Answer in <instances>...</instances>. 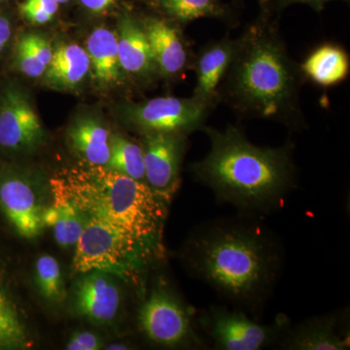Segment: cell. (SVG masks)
I'll list each match as a JSON object with an SVG mask.
<instances>
[{"label":"cell","mask_w":350,"mask_h":350,"mask_svg":"<svg viewBox=\"0 0 350 350\" xmlns=\"http://www.w3.org/2000/svg\"><path fill=\"white\" fill-rule=\"evenodd\" d=\"M186 271L232 308L261 312L275 291L285 250L262 217L239 213L200 223L182 244Z\"/></svg>","instance_id":"cell-1"},{"label":"cell","mask_w":350,"mask_h":350,"mask_svg":"<svg viewBox=\"0 0 350 350\" xmlns=\"http://www.w3.org/2000/svg\"><path fill=\"white\" fill-rule=\"evenodd\" d=\"M5 1V0H0V2Z\"/></svg>","instance_id":"cell-35"},{"label":"cell","mask_w":350,"mask_h":350,"mask_svg":"<svg viewBox=\"0 0 350 350\" xmlns=\"http://www.w3.org/2000/svg\"><path fill=\"white\" fill-rule=\"evenodd\" d=\"M49 183L53 202L44 213V224L52 228L59 246L75 247L84 229L85 217L56 185Z\"/></svg>","instance_id":"cell-20"},{"label":"cell","mask_w":350,"mask_h":350,"mask_svg":"<svg viewBox=\"0 0 350 350\" xmlns=\"http://www.w3.org/2000/svg\"><path fill=\"white\" fill-rule=\"evenodd\" d=\"M350 349L349 310L313 315L291 323L278 345L282 350H347Z\"/></svg>","instance_id":"cell-12"},{"label":"cell","mask_w":350,"mask_h":350,"mask_svg":"<svg viewBox=\"0 0 350 350\" xmlns=\"http://www.w3.org/2000/svg\"><path fill=\"white\" fill-rule=\"evenodd\" d=\"M234 55V49L231 43L218 44L202 55L198 64L195 98L206 101L213 96Z\"/></svg>","instance_id":"cell-21"},{"label":"cell","mask_w":350,"mask_h":350,"mask_svg":"<svg viewBox=\"0 0 350 350\" xmlns=\"http://www.w3.org/2000/svg\"><path fill=\"white\" fill-rule=\"evenodd\" d=\"M234 87L239 98L264 116L276 114L293 88L282 51L268 39L251 43L237 66Z\"/></svg>","instance_id":"cell-4"},{"label":"cell","mask_w":350,"mask_h":350,"mask_svg":"<svg viewBox=\"0 0 350 350\" xmlns=\"http://www.w3.org/2000/svg\"><path fill=\"white\" fill-rule=\"evenodd\" d=\"M68 350H98L103 349L100 338L90 331L76 332L66 344Z\"/></svg>","instance_id":"cell-27"},{"label":"cell","mask_w":350,"mask_h":350,"mask_svg":"<svg viewBox=\"0 0 350 350\" xmlns=\"http://www.w3.org/2000/svg\"><path fill=\"white\" fill-rule=\"evenodd\" d=\"M120 64L133 75H147L156 64L147 39L144 25L125 13L120 17L116 32Z\"/></svg>","instance_id":"cell-15"},{"label":"cell","mask_w":350,"mask_h":350,"mask_svg":"<svg viewBox=\"0 0 350 350\" xmlns=\"http://www.w3.org/2000/svg\"><path fill=\"white\" fill-rule=\"evenodd\" d=\"M36 175L17 165L0 163V211L22 238L36 239L45 229V206Z\"/></svg>","instance_id":"cell-8"},{"label":"cell","mask_w":350,"mask_h":350,"mask_svg":"<svg viewBox=\"0 0 350 350\" xmlns=\"http://www.w3.org/2000/svg\"><path fill=\"white\" fill-rule=\"evenodd\" d=\"M45 131L31 98L18 85H6L0 93V150L25 155L38 150Z\"/></svg>","instance_id":"cell-9"},{"label":"cell","mask_w":350,"mask_h":350,"mask_svg":"<svg viewBox=\"0 0 350 350\" xmlns=\"http://www.w3.org/2000/svg\"><path fill=\"white\" fill-rule=\"evenodd\" d=\"M154 62L165 75L182 70L187 61L185 47L178 32L163 20L149 18L144 24Z\"/></svg>","instance_id":"cell-18"},{"label":"cell","mask_w":350,"mask_h":350,"mask_svg":"<svg viewBox=\"0 0 350 350\" xmlns=\"http://www.w3.org/2000/svg\"><path fill=\"white\" fill-rule=\"evenodd\" d=\"M25 2L31 4V5L38 6L39 8L47 11L48 13L52 14L53 16L56 15L59 7V4L55 0H25Z\"/></svg>","instance_id":"cell-31"},{"label":"cell","mask_w":350,"mask_h":350,"mask_svg":"<svg viewBox=\"0 0 350 350\" xmlns=\"http://www.w3.org/2000/svg\"><path fill=\"white\" fill-rule=\"evenodd\" d=\"M124 118L137 130L146 133L185 135L198 128L206 116V101L176 98H158L126 105Z\"/></svg>","instance_id":"cell-10"},{"label":"cell","mask_w":350,"mask_h":350,"mask_svg":"<svg viewBox=\"0 0 350 350\" xmlns=\"http://www.w3.org/2000/svg\"><path fill=\"white\" fill-rule=\"evenodd\" d=\"M0 258V350L27 349L31 338L9 278Z\"/></svg>","instance_id":"cell-16"},{"label":"cell","mask_w":350,"mask_h":350,"mask_svg":"<svg viewBox=\"0 0 350 350\" xmlns=\"http://www.w3.org/2000/svg\"><path fill=\"white\" fill-rule=\"evenodd\" d=\"M303 68L313 81L330 86L345 79L349 72V59L340 48L323 46L306 59Z\"/></svg>","instance_id":"cell-23"},{"label":"cell","mask_w":350,"mask_h":350,"mask_svg":"<svg viewBox=\"0 0 350 350\" xmlns=\"http://www.w3.org/2000/svg\"><path fill=\"white\" fill-rule=\"evenodd\" d=\"M165 13L181 22L217 15L221 12L218 0H158Z\"/></svg>","instance_id":"cell-26"},{"label":"cell","mask_w":350,"mask_h":350,"mask_svg":"<svg viewBox=\"0 0 350 350\" xmlns=\"http://www.w3.org/2000/svg\"><path fill=\"white\" fill-rule=\"evenodd\" d=\"M197 325L213 349L264 350L278 349L291 321L282 314L264 324L239 308L213 305L198 314Z\"/></svg>","instance_id":"cell-6"},{"label":"cell","mask_w":350,"mask_h":350,"mask_svg":"<svg viewBox=\"0 0 350 350\" xmlns=\"http://www.w3.org/2000/svg\"><path fill=\"white\" fill-rule=\"evenodd\" d=\"M73 271H100L133 278L155 251L128 234L94 219L85 218L84 229L75 244Z\"/></svg>","instance_id":"cell-5"},{"label":"cell","mask_w":350,"mask_h":350,"mask_svg":"<svg viewBox=\"0 0 350 350\" xmlns=\"http://www.w3.org/2000/svg\"><path fill=\"white\" fill-rule=\"evenodd\" d=\"M278 1L282 5H287L290 3H306L314 7L315 9H321L324 4L331 1V0H278Z\"/></svg>","instance_id":"cell-32"},{"label":"cell","mask_w":350,"mask_h":350,"mask_svg":"<svg viewBox=\"0 0 350 350\" xmlns=\"http://www.w3.org/2000/svg\"><path fill=\"white\" fill-rule=\"evenodd\" d=\"M53 54L54 51L45 36L29 32L21 36L16 45V66L27 77H41L49 68Z\"/></svg>","instance_id":"cell-22"},{"label":"cell","mask_w":350,"mask_h":350,"mask_svg":"<svg viewBox=\"0 0 350 350\" xmlns=\"http://www.w3.org/2000/svg\"><path fill=\"white\" fill-rule=\"evenodd\" d=\"M105 349L109 350H126L131 349L130 345L123 344V342H116V344H112L105 347Z\"/></svg>","instance_id":"cell-33"},{"label":"cell","mask_w":350,"mask_h":350,"mask_svg":"<svg viewBox=\"0 0 350 350\" xmlns=\"http://www.w3.org/2000/svg\"><path fill=\"white\" fill-rule=\"evenodd\" d=\"M145 183L167 204L180 186V170L185 139L170 133H144Z\"/></svg>","instance_id":"cell-11"},{"label":"cell","mask_w":350,"mask_h":350,"mask_svg":"<svg viewBox=\"0 0 350 350\" xmlns=\"http://www.w3.org/2000/svg\"><path fill=\"white\" fill-rule=\"evenodd\" d=\"M91 70L89 56L77 44H64L53 54L45 80L55 89L73 90L84 81Z\"/></svg>","instance_id":"cell-19"},{"label":"cell","mask_w":350,"mask_h":350,"mask_svg":"<svg viewBox=\"0 0 350 350\" xmlns=\"http://www.w3.org/2000/svg\"><path fill=\"white\" fill-rule=\"evenodd\" d=\"M20 12L23 17L32 25H44L54 18V16L48 13L47 11L25 1L21 4Z\"/></svg>","instance_id":"cell-28"},{"label":"cell","mask_w":350,"mask_h":350,"mask_svg":"<svg viewBox=\"0 0 350 350\" xmlns=\"http://www.w3.org/2000/svg\"><path fill=\"white\" fill-rule=\"evenodd\" d=\"M34 280L39 293L45 300L61 304L66 299L61 265L52 255L43 254L38 258L34 267Z\"/></svg>","instance_id":"cell-25"},{"label":"cell","mask_w":350,"mask_h":350,"mask_svg":"<svg viewBox=\"0 0 350 350\" xmlns=\"http://www.w3.org/2000/svg\"><path fill=\"white\" fill-rule=\"evenodd\" d=\"M94 81L103 89L118 85L123 80L120 64L116 32L98 27L87 39L86 49Z\"/></svg>","instance_id":"cell-17"},{"label":"cell","mask_w":350,"mask_h":350,"mask_svg":"<svg viewBox=\"0 0 350 350\" xmlns=\"http://www.w3.org/2000/svg\"><path fill=\"white\" fill-rule=\"evenodd\" d=\"M82 275L71 298L76 314L98 325L111 323L121 310V289L109 273L93 271Z\"/></svg>","instance_id":"cell-13"},{"label":"cell","mask_w":350,"mask_h":350,"mask_svg":"<svg viewBox=\"0 0 350 350\" xmlns=\"http://www.w3.org/2000/svg\"><path fill=\"white\" fill-rule=\"evenodd\" d=\"M66 142L71 152L86 165L107 167L111 152V133L96 115L76 117L68 131Z\"/></svg>","instance_id":"cell-14"},{"label":"cell","mask_w":350,"mask_h":350,"mask_svg":"<svg viewBox=\"0 0 350 350\" xmlns=\"http://www.w3.org/2000/svg\"><path fill=\"white\" fill-rule=\"evenodd\" d=\"M83 6L94 13H101L107 10L117 0H80Z\"/></svg>","instance_id":"cell-30"},{"label":"cell","mask_w":350,"mask_h":350,"mask_svg":"<svg viewBox=\"0 0 350 350\" xmlns=\"http://www.w3.org/2000/svg\"><path fill=\"white\" fill-rule=\"evenodd\" d=\"M12 36V24L6 16L0 14V54L5 50Z\"/></svg>","instance_id":"cell-29"},{"label":"cell","mask_w":350,"mask_h":350,"mask_svg":"<svg viewBox=\"0 0 350 350\" xmlns=\"http://www.w3.org/2000/svg\"><path fill=\"white\" fill-rule=\"evenodd\" d=\"M55 1L57 2L59 4L68 3L69 0H55Z\"/></svg>","instance_id":"cell-34"},{"label":"cell","mask_w":350,"mask_h":350,"mask_svg":"<svg viewBox=\"0 0 350 350\" xmlns=\"http://www.w3.org/2000/svg\"><path fill=\"white\" fill-rule=\"evenodd\" d=\"M107 167L131 178L145 182L142 145L119 133L111 135V152Z\"/></svg>","instance_id":"cell-24"},{"label":"cell","mask_w":350,"mask_h":350,"mask_svg":"<svg viewBox=\"0 0 350 350\" xmlns=\"http://www.w3.org/2000/svg\"><path fill=\"white\" fill-rule=\"evenodd\" d=\"M137 323L144 337L158 347L208 349L206 340L196 330L192 308L162 283H158L142 301Z\"/></svg>","instance_id":"cell-7"},{"label":"cell","mask_w":350,"mask_h":350,"mask_svg":"<svg viewBox=\"0 0 350 350\" xmlns=\"http://www.w3.org/2000/svg\"><path fill=\"white\" fill-rule=\"evenodd\" d=\"M85 218L105 223L158 253L170 204L144 181L107 167H75L50 179Z\"/></svg>","instance_id":"cell-3"},{"label":"cell","mask_w":350,"mask_h":350,"mask_svg":"<svg viewBox=\"0 0 350 350\" xmlns=\"http://www.w3.org/2000/svg\"><path fill=\"white\" fill-rule=\"evenodd\" d=\"M208 135L211 150L192 172L220 204L262 218L284 206L297 187L289 148L256 146L236 128L211 130Z\"/></svg>","instance_id":"cell-2"}]
</instances>
